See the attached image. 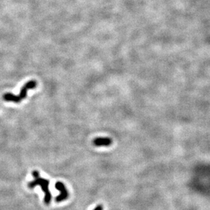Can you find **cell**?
Here are the masks:
<instances>
[{
	"label": "cell",
	"instance_id": "1",
	"mask_svg": "<svg viewBox=\"0 0 210 210\" xmlns=\"http://www.w3.org/2000/svg\"><path fill=\"white\" fill-rule=\"evenodd\" d=\"M37 87V82L36 80H30L27 82L21 88L20 94L18 95H14L12 93H6L3 95V99L6 102H13L14 103H20L22 99L27 97V91L29 89H33Z\"/></svg>",
	"mask_w": 210,
	"mask_h": 210
},
{
	"label": "cell",
	"instance_id": "2",
	"mask_svg": "<svg viewBox=\"0 0 210 210\" xmlns=\"http://www.w3.org/2000/svg\"><path fill=\"white\" fill-rule=\"evenodd\" d=\"M49 180H46L44 178H42L40 176L35 178V180L29 182L28 184V186L30 188H33L35 186H40L42 190H43L44 192L45 193L44 197V202L46 204H49L50 203V201L52 199L51 193H50L49 190Z\"/></svg>",
	"mask_w": 210,
	"mask_h": 210
},
{
	"label": "cell",
	"instance_id": "3",
	"mask_svg": "<svg viewBox=\"0 0 210 210\" xmlns=\"http://www.w3.org/2000/svg\"><path fill=\"white\" fill-rule=\"evenodd\" d=\"M55 188L61 192V194L56 198L57 202H61L68 199L69 197L68 191L67 188H66L65 186L61 182H57V183L55 184Z\"/></svg>",
	"mask_w": 210,
	"mask_h": 210
},
{
	"label": "cell",
	"instance_id": "4",
	"mask_svg": "<svg viewBox=\"0 0 210 210\" xmlns=\"http://www.w3.org/2000/svg\"><path fill=\"white\" fill-rule=\"evenodd\" d=\"M112 139L110 138H97L93 140V144L96 146L108 147L111 146Z\"/></svg>",
	"mask_w": 210,
	"mask_h": 210
},
{
	"label": "cell",
	"instance_id": "5",
	"mask_svg": "<svg viewBox=\"0 0 210 210\" xmlns=\"http://www.w3.org/2000/svg\"><path fill=\"white\" fill-rule=\"evenodd\" d=\"M32 176L35 178H36L40 176V173H39V172H38V171H33V172H32Z\"/></svg>",
	"mask_w": 210,
	"mask_h": 210
},
{
	"label": "cell",
	"instance_id": "6",
	"mask_svg": "<svg viewBox=\"0 0 210 210\" xmlns=\"http://www.w3.org/2000/svg\"><path fill=\"white\" fill-rule=\"evenodd\" d=\"M103 208L102 205H98L93 210H103Z\"/></svg>",
	"mask_w": 210,
	"mask_h": 210
}]
</instances>
